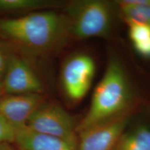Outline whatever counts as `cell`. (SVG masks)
Listing matches in <instances>:
<instances>
[{"label": "cell", "instance_id": "1", "mask_svg": "<svg viewBox=\"0 0 150 150\" xmlns=\"http://www.w3.org/2000/svg\"><path fill=\"white\" fill-rule=\"evenodd\" d=\"M0 35L23 51L34 55L57 51L71 36L66 16L54 11L0 18Z\"/></svg>", "mask_w": 150, "mask_h": 150}, {"label": "cell", "instance_id": "2", "mask_svg": "<svg viewBox=\"0 0 150 150\" xmlns=\"http://www.w3.org/2000/svg\"><path fill=\"white\" fill-rule=\"evenodd\" d=\"M131 100L132 93L127 74L119 61L111 58L104 76L94 91L88 110L78 124L77 134L127 114Z\"/></svg>", "mask_w": 150, "mask_h": 150}, {"label": "cell", "instance_id": "3", "mask_svg": "<svg viewBox=\"0 0 150 150\" xmlns=\"http://www.w3.org/2000/svg\"><path fill=\"white\" fill-rule=\"evenodd\" d=\"M71 36L78 39L107 36L113 22L112 4L103 0H79L65 8Z\"/></svg>", "mask_w": 150, "mask_h": 150}, {"label": "cell", "instance_id": "4", "mask_svg": "<svg viewBox=\"0 0 150 150\" xmlns=\"http://www.w3.org/2000/svg\"><path fill=\"white\" fill-rule=\"evenodd\" d=\"M78 124L64 108L56 104H43L29 118L31 130L61 138L77 148Z\"/></svg>", "mask_w": 150, "mask_h": 150}, {"label": "cell", "instance_id": "5", "mask_svg": "<svg viewBox=\"0 0 150 150\" xmlns=\"http://www.w3.org/2000/svg\"><path fill=\"white\" fill-rule=\"evenodd\" d=\"M96 70L94 59L79 53L65 60L61 69V80L66 96L72 102L81 100L88 92Z\"/></svg>", "mask_w": 150, "mask_h": 150}, {"label": "cell", "instance_id": "6", "mask_svg": "<svg viewBox=\"0 0 150 150\" xmlns=\"http://www.w3.org/2000/svg\"><path fill=\"white\" fill-rule=\"evenodd\" d=\"M127 114L78 134L77 150H114L128 124Z\"/></svg>", "mask_w": 150, "mask_h": 150}, {"label": "cell", "instance_id": "7", "mask_svg": "<svg viewBox=\"0 0 150 150\" xmlns=\"http://www.w3.org/2000/svg\"><path fill=\"white\" fill-rule=\"evenodd\" d=\"M2 84L4 93L8 95L40 94L43 90L40 79L29 63L16 56H9Z\"/></svg>", "mask_w": 150, "mask_h": 150}, {"label": "cell", "instance_id": "8", "mask_svg": "<svg viewBox=\"0 0 150 150\" xmlns=\"http://www.w3.org/2000/svg\"><path fill=\"white\" fill-rule=\"evenodd\" d=\"M42 104L40 94L8 95L0 98V113L18 131L27 127L29 118Z\"/></svg>", "mask_w": 150, "mask_h": 150}, {"label": "cell", "instance_id": "9", "mask_svg": "<svg viewBox=\"0 0 150 150\" xmlns=\"http://www.w3.org/2000/svg\"><path fill=\"white\" fill-rule=\"evenodd\" d=\"M15 143L20 150H77L64 140L36 132L27 127L17 131Z\"/></svg>", "mask_w": 150, "mask_h": 150}, {"label": "cell", "instance_id": "10", "mask_svg": "<svg viewBox=\"0 0 150 150\" xmlns=\"http://www.w3.org/2000/svg\"><path fill=\"white\" fill-rule=\"evenodd\" d=\"M114 150H150V125L141 124L124 132Z\"/></svg>", "mask_w": 150, "mask_h": 150}, {"label": "cell", "instance_id": "11", "mask_svg": "<svg viewBox=\"0 0 150 150\" xmlns=\"http://www.w3.org/2000/svg\"><path fill=\"white\" fill-rule=\"evenodd\" d=\"M127 22L150 26V0L117 1Z\"/></svg>", "mask_w": 150, "mask_h": 150}, {"label": "cell", "instance_id": "12", "mask_svg": "<svg viewBox=\"0 0 150 150\" xmlns=\"http://www.w3.org/2000/svg\"><path fill=\"white\" fill-rule=\"evenodd\" d=\"M129 38L136 51L146 59H150V26L128 22Z\"/></svg>", "mask_w": 150, "mask_h": 150}, {"label": "cell", "instance_id": "13", "mask_svg": "<svg viewBox=\"0 0 150 150\" xmlns=\"http://www.w3.org/2000/svg\"><path fill=\"white\" fill-rule=\"evenodd\" d=\"M56 3L44 0H0L1 12H25L49 8Z\"/></svg>", "mask_w": 150, "mask_h": 150}, {"label": "cell", "instance_id": "14", "mask_svg": "<svg viewBox=\"0 0 150 150\" xmlns=\"http://www.w3.org/2000/svg\"><path fill=\"white\" fill-rule=\"evenodd\" d=\"M17 130L0 113V143L15 142Z\"/></svg>", "mask_w": 150, "mask_h": 150}, {"label": "cell", "instance_id": "15", "mask_svg": "<svg viewBox=\"0 0 150 150\" xmlns=\"http://www.w3.org/2000/svg\"><path fill=\"white\" fill-rule=\"evenodd\" d=\"M9 56L8 54L0 47V77H4L7 66H8Z\"/></svg>", "mask_w": 150, "mask_h": 150}, {"label": "cell", "instance_id": "16", "mask_svg": "<svg viewBox=\"0 0 150 150\" xmlns=\"http://www.w3.org/2000/svg\"><path fill=\"white\" fill-rule=\"evenodd\" d=\"M0 150H16L10 143H0Z\"/></svg>", "mask_w": 150, "mask_h": 150}, {"label": "cell", "instance_id": "17", "mask_svg": "<svg viewBox=\"0 0 150 150\" xmlns=\"http://www.w3.org/2000/svg\"><path fill=\"white\" fill-rule=\"evenodd\" d=\"M2 78L0 77V98L1 97V95H2V94L4 93V91H3V84H2Z\"/></svg>", "mask_w": 150, "mask_h": 150}]
</instances>
